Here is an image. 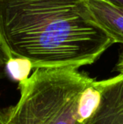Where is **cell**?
<instances>
[{"instance_id":"8992f818","label":"cell","mask_w":123,"mask_h":124,"mask_svg":"<svg viewBox=\"0 0 123 124\" xmlns=\"http://www.w3.org/2000/svg\"><path fill=\"white\" fill-rule=\"evenodd\" d=\"M32 63L29 60L20 57H14L8 60L6 63V74H8L14 80L20 82L29 77Z\"/></svg>"},{"instance_id":"7a4b0ae2","label":"cell","mask_w":123,"mask_h":124,"mask_svg":"<svg viewBox=\"0 0 123 124\" xmlns=\"http://www.w3.org/2000/svg\"><path fill=\"white\" fill-rule=\"evenodd\" d=\"M94 80L72 66L35 69L19 82L17 102L0 107V124H80L78 101Z\"/></svg>"},{"instance_id":"3957f363","label":"cell","mask_w":123,"mask_h":124,"mask_svg":"<svg viewBox=\"0 0 123 124\" xmlns=\"http://www.w3.org/2000/svg\"><path fill=\"white\" fill-rule=\"evenodd\" d=\"M85 124H123V75L105 79L100 106Z\"/></svg>"},{"instance_id":"9c48e42d","label":"cell","mask_w":123,"mask_h":124,"mask_svg":"<svg viewBox=\"0 0 123 124\" xmlns=\"http://www.w3.org/2000/svg\"><path fill=\"white\" fill-rule=\"evenodd\" d=\"M105 1L109 2L110 3H113L115 5H117V6L123 7V0H105Z\"/></svg>"},{"instance_id":"52a82bcc","label":"cell","mask_w":123,"mask_h":124,"mask_svg":"<svg viewBox=\"0 0 123 124\" xmlns=\"http://www.w3.org/2000/svg\"><path fill=\"white\" fill-rule=\"evenodd\" d=\"M8 57L7 53L5 52L3 47L0 44V80L4 78L7 76L6 74V63L8 60Z\"/></svg>"},{"instance_id":"277c9868","label":"cell","mask_w":123,"mask_h":124,"mask_svg":"<svg viewBox=\"0 0 123 124\" xmlns=\"http://www.w3.org/2000/svg\"><path fill=\"white\" fill-rule=\"evenodd\" d=\"M93 21L114 43H123V7L105 0H86Z\"/></svg>"},{"instance_id":"ba28073f","label":"cell","mask_w":123,"mask_h":124,"mask_svg":"<svg viewBox=\"0 0 123 124\" xmlns=\"http://www.w3.org/2000/svg\"><path fill=\"white\" fill-rule=\"evenodd\" d=\"M116 70L119 73V74L123 75V51L119 56L118 61H117V63L116 65Z\"/></svg>"},{"instance_id":"5b68a950","label":"cell","mask_w":123,"mask_h":124,"mask_svg":"<svg viewBox=\"0 0 123 124\" xmlns=\"http://www.w3.org/2000/svg\"><path fill=\"white\" fill-rule=\"evenodd\" d=\"M105 84V79L94 80L81 93L77 106V120L80 124H85L98 110Z\"/></svg>"},{"instance_id":"6da1fadb","label":"cell","mask_w":123,"mask_h":124,"mask_svg":"<svg viewBox=\"0 0 123 124\" xmlns=\"http://www.w3.org/2000/svg\"><path fill=\"white\" fill-rule=\"evenodd\" d=\"M0 44L34 69L80 68L114 41L93 21L86 0H0Z\"/></svg>"}]
</instances>
